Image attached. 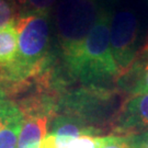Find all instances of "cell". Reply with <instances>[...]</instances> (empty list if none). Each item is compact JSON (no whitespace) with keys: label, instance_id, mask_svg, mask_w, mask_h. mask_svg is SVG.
Wrapping results in <instances>:
<instances>
[{"label":"cell","instance_id":"obj_5","mask_svg":"<svg viewBox=\"0 0 148 148\" xmlns=\"http://www.w3.org/2000/svg\"><path fill=\"white\" fill-rule=\"evenodd\" d=\"M148 131V93L124 99L112 122V135H135Z\"/></svg>","mask_w":148,"mask_h":148},{"label":"cell","instance_id":"obj_11","mask_svg":"<svg viewBox=\"0 0 148 148\" xmlns=\"http://www.w3.org/2000/svg\"><path fill=\"white\" fill-rule=\"evenodd\" d=\"M101 148H131L130 136L125 135H106Z\"/></svg>","mask_w":148,"mask_h":148},{"label":"cell","instance_id":"obj_10","mask_svg":"<svg viewBox=\"0 0 148 148\" xmlns=\"http://www.w3.org/2000/svg\"><path fill=\"white\" fill-rule=\"evenodd\" d=\"M20 11L14 0H0V29L16 23Z\"/></svg>","mask_w":148,"mask_h":148},{"label":"cell","instance_id":"obj_12","mask_svg":"<svg viewBox=\"0 0 148 148\" xmlns=\"http://www.w3.org/2000/svg\"><path fill=\"white\" fill-rule=\"evenodd\" d=\"M131 148H148V131L130 135Z\"/></svg>","mask_w":148,"mask_h":148},{"label":"cell","instance_id":"obj_1","mask_svg":"<svg viewBox=\"0 0 148 148\" xmlns=\"http://www.w3.org/2000/svg\"><path fill=\"white\" fill-rule=\"evenodd\" d=\"M123 97L115 87L65 88L58 95L56 115L71 117L104 134L108 130L111 131L112 122L124 101Z\"/></svg>","mask_w":148,"mask_h":148},{"label":"cell","instance_id":"obj_9","mask_svg":"<svg viewBox=\"0 0 148 148\" xmlns=\"http://www.w3.org/2000/svg\"><path fill=\"white\" fill-rule=\"evenodd\" d=\"M58 0H14L18 9L22 13H33V12H48Z\"/></svg>","mask_w":148,"mask_h":148},{"label":"cell","instance_id":"obj_6","mask_svg":"<svg viewBox=\"0 0 148 148\" xmlns=\"http://www.w3.org/2000/svg\"><path fill=\"white\" fill-rule=\"evenodd\" d=\"M115 88L126 98L148 93V44L138 49L130 67L116 79Z\"/></svg>","mask_w":148,"mask_h":148},{"label":"cell","instance_id":"obj_7","mask_svg":"<svg viewBox=\"0 0 148 148\" xmlns=\"http://www.w3.org/2000/svg\"><path fill=\"white\" fill-rule=\"evenodd\" d=\"M23 124V114L14 100L0 109V148H16Z\"/></svg>","mask_w":148,"mask_h":148},{"label":"cell","instance_id":"obj_2","mask_svg":"<svg viewBox=\"0 0 148 148\" xmlns=\"http://www.w3.org/2000/svg\"><path fill=\"white\" fill-rule=\"evenodd\" d=\"M106 8V0L58 1L54 22L66 74L77 63L90 31Z\"/></svg>","mask_w":148,"mask_h":148},{"label":"cell","instance_id":"obj_8","mask_svg":"<svg viewBox=\"0 0 148 148\" xmlns=\"http://www.w3.org/2000/svg\"><path fill=\"white\" fill-rule=\"evenodd\" d=\"M18 52V32L16 23L0 29V71L9 68Z\"/></svg>","mask_w":148,"mask_h":148},{"label":"cell","instance_id":"obj_3","mask_svg":"<svg viewBox=\"0 0 148 148\" xmlns=\"http://www.w3.org/2000/svg\"><path fill=\"white\" fill-rule=\"evenodd\" d=\"M113 11L106 8L90 31L75 66L67 73L80 86L115 87L120 76L110 45V25Z\"/></svg>","mask_w":148,"mask_h":148},{"label":"cell","instance_id":"obj_4","mask_svg":"<svg viewBox=\"0 0 148 148\" xmlns=\"http://www.w3.org/2000/svg\"><path fill=\"white\" fill-rule=\"evenodd\" d=\"M138 37L137 16L127 10L113 12L110 25V45L120 75L130 67L137 54Z\"/></svg>","mask_w":148,"mask_h":148},{"label":"cell","instance_id":"obj_13","mask_svg":"<svg viewBox=\"0 0 148 148\" xmlns=\"http://www.w3.org/2000/svg\"><path fill=\"white\" fill-rule=\"evenodd\" d=\"M9 97H10V95H9V93H8V91H7L3 87L0 86V109L5 106L8 101L10 100Z\"/></svg>","mask_w":148,"mask_h":148}]
</instances>
